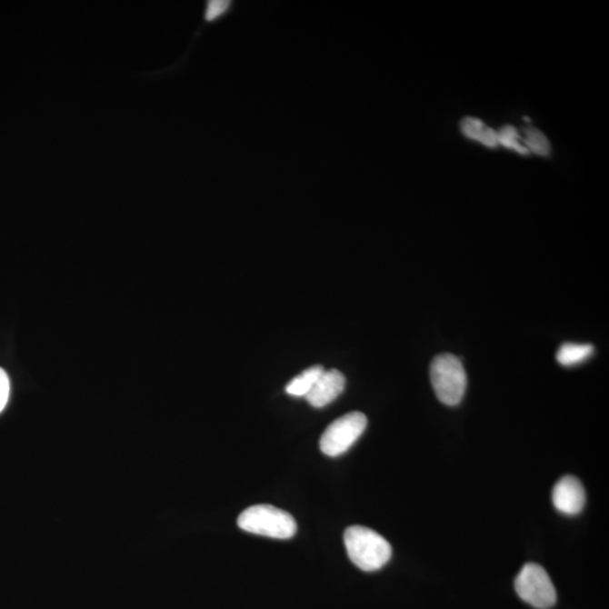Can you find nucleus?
Masks as SVG:
<instances>
[{
    "instance_id": "2",
    "label": "nucleus",
    "mask_w": 609,
    "mask_h": 609,
    "mask_svg": "<svg viewBox=\"0 0 609 609\" xmlns=\"http://www.w3.org/2000/svg\"><path fill=\"white\" fill-rule=\"evenodd\" d=\"M237 524L243 531L275 540H289L297 532L296 520L292 514L270 504L252 505L244 510Z\"/></svg>"
},
{
    "instance_id": "4",
    "label": "nucleus",
    "mask_w": 609,
    "mask_h": 609,
    "mask_svg": "<svg viewBox=\"0 0 609 609\" xmlns=\"http://www.w3.org/2000/svg\"><path fill=\"white\" fill-rule=\"evenodd\" d=\"M368 420L362 412H351L327 426L323 433L320 447L326 456L337 457L348 452L362 437Z\"/></svg>"
},
{
    "instance_id": "11",
    "label": "nucleus",
    "mask_w": 609,
    "mask_h": 609,
    "mask_svg": "<svg viewBox=\"0 0 609 609\" xmlns=\"http://www.w3.org/2000/svg\"><path fill=\"white\" fill-rule=\"evenodd\" d=\"M523 145L529 153L538 155V156L546 157L551 154V144L542 131L528 126L524 129Z\"/></svg>"
},
{
    "instance_id": "5",
    "label": "nucleus",
    "mask_w": 609,
    "mask_h": 609,
    "mask_svg": "<svg viewBox=\"0 0 609 609\" xmlns=\"http://www.w3.org/2000/svg\"><path fill=\"white\" fill-rule=\"evenodd\" d=\"M514 588L519 597L533 607L548 609L555 605L554 584L541 565L535 564L524 565L514 581Z\"/></svg>"
},
{
    "instance_id": "12",
    "label": "nucleus",
    "mask_w": 609,
    "mask_h": 609,
    "mask_svg": "<svg viewBox=\"0 0 609 609\" xmlns=\"http://www.w3.org/2000/svg\"><path fill=\"white\" fill-rule=\"evenodd\" d=\"M496 135H498V144L503 145L504 147L512 149V151L517 152L522 155H528L526 147L520 142H522V137L516 128L513 125H504L499 131H496Z\"/></svg>"
},
{
    "instance_id": "1",
    "label": "nucleus",
    "mask_w": 609,
    "mask_h": 609,
    "mask_svg": "<svg viewBox=\"0 0 609 609\" xmlns=\"http://www.w3.org/2000/svg\"><path fill=\"white\" fill-rule=\"evenodd\" d=\"M344 545L353 564L367 573L382 569L391 560L390 543L367 527L346 528Z\"/></svg>"
},
{
    "instance_id": "8",
    "label": "nucleus",
    "mask_w": 609,
    "mask_h": 609,
    "mask_svg": "<svg viewBox=\"0 0 609 609\" xmlns=\"http://www.w3.org/2000/svg\"><path fill=\"white\" fill-rule=\"evenodd\" d=\"M461 131L466 138L475 140L489 148L498 147L496 131L487 126L484 121L466 116L461 121Z\"/></svg>"
},
{
    "instance_id": "10",
    "label": "nucleus",
    "mask_w": 609,
    "mask_h": 609,
    "mask_svg": "<svg viewBox=\"0 0 609 609\" xmlns=\"http://www.w3.org/2000/svg\"><path fill=\"white\" fill-rule=\"evenodd\" d=\"M593 354L594 346L592 344H569L568 342V344L560 346L556 360L564 367H571V365L585 362Z\"/></svg>"
},
{
    "instance_id": "9",
    "label": "nucleus",
    "mask_w": 609,
    "mask_h": 609,
    "mask_svg": "<svg viewBox=\"0 0 609 609\" xmlns=\"http://www.w3.org/2000/svg\"><path fill=\"white\" fill-rule=\"evenodd\" d=\"M324 367L320 364L312 365V367L304 370L303 373L297 374L287 384L285 392L290 396L306 397L313 386L315 385L317 379L324 373Z\"/></svg>"
},
{
    "instance_id": "6",
    "label": "nucleus",
    "mask_w": 609,
    "mask_h": 609,
    "mask_svg": "<svg viewBox=\"0 0 609 609\" xmlns=\"http://www.w3.org/2000/svg\"><path fill=\"white\" fill-rule=\"evenodd\" d=\"M553 504L564 514H577L585 504L584 485L574 476H564L557 482L552 492Z\"/></svg>"
},
{
    "instance_id": "3",
    "label": "nucleus",
    "mask_w": 609,
    "mask_h": 609,
    "mask_svg": "<svg viewBox=\"0 0 609 609\" xmlns=\"http://www.w3.org/2000/svg\"><path fill=\"white\" fill-rule=\"evenodd\" d=\"M430 378L438 400L454 406L465 395L467 377L461 360L456 355L444 354L434 357L430 367Z\"/></svg>"
},
{
    "instance_id": "14",
    "label": "nucleus",
    "mask_w": 609,
    "mask_h": 609,
    "mask_svg": "<svg viewBox=\"0 0 609 609\" xmlns=\"http://www.w3.org/2000/svg\"><path fill=\"white\" fill-rule=\"evenodd\" d=\"M11 393V383H9L8 374L4 369L0 368V414L6 407Z\"/></svg>"
},
{
    "instance_id": "7",
    "label": "nucleus",
    "mask_w": 609,
    "mask_h": 609,
    "mask_svg": "<svg viewBox=\"0 0 609 609\" xmlns=\"http://www.w3.org/2000/svg\"><path fill=\"white\" fill-rule=\"evenodd\" d=\"M345 387L344 374L336 369L324 370L317 379L315 385L306 395L309 404L314 407H324L336 400Z\"/></svg>"
},
{
    "instance_id": "13",
    "label": "nucleus",
    "mask_w": 609,
    "mask_h": 609,
    "mask_svg": "<svg viewBox=\"0 0 609 609\" xmlns=\"http://www.w3.org/2000/svg\"><path fill=\"white\" fill-rule=\"evenodd\" d=\"M231 2H208L205 5V21L213 23L226 15L231 8Z\"/></svg>"
}]
</instances>
